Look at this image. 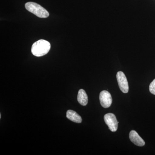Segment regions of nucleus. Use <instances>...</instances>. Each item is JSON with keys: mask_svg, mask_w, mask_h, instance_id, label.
Masks as SVG:
<instances>
[{"mask_svg": "<svg viewBox=\"0 0 155 155\" xmlns=\"http://www.w3.org/2000/svg\"><path fill=\"white\" fill-rule=\"evenodd\" d=\"M51 49V44L48 41L41 39L35 42L31 47V53L34 55L39 57L47 54Z\"/></svg>", "mask_w": 155, "mask_h": 155, "instance_id": "obj_1", "label": "nucleus"}, {"mask_svg": "<svg viewBox=\"0 0 155 155\" xmlns=\"http://www.w3.org/2000/svg\"><path fill=\"white\" fill-rule=\"evenodd\" d=\"M26 10L40 18H45L49 16L48 11L38 4L32 2H28L25 5Z\"/></svg>", "mask_w": 155, "mask_h": 155, "instance_id": "obj_2", "label": "nucleus"}, {"mask_svg": "<svg viewBox=\"0 0 155 155\" xmlns=\"http://www.w3.org/2000/svg\"><path fill=\"white\" fill-rule=\"evenodd\" d=\"M104 119L106 124L111 131L115 132L117 130L119 122L117 121L116 116L114 114L111 113L106 114L104 116Z\"/></svg>", "mask_w": 155, "mask_h": 155, "instance_id": "obj_3", "label": "nucleus"}, {"mask_svg": "<svg viewBox=\"0 0 155 155\" xmlns=\"http://www.w3.org/2000/svg\"><path fill=\"white\" fill-rule=\"evenodd\" d=\"M116 78L121 91L124 93H127L129 91V86L125 74L122 71H119L117 72Z\"/></svg>", "mask_w": 155, "mask_h": 155, "instance_id": "obj_4", "label": "nucleus"}, {"mask_svg": "<svg viewBox=\"0 0 155 155\" xmlns=\"http://www.w3.org/2000/svg\"><path fill=\"white\" fill-rule=\"evenodd\" d=\"M100 101L101 105L103 107L107 108L110 107L113 99L109 92L107 91H103L100 93Z\"/></svg>", "mask_w": 155, "mask_h": 155, "instance_id": "obj_5", "label": "nucleus"}, {"mask_svg": "<svg viewBox=\"0 0 155 155\" xmlns=\"http://www.w3.org/2000/svg\"><path fill=\"white\" fill-rule=\"evenodd\" d=\"M129 138L130 141L137 146L143 147L145 144L143 140L135 130H132L130 131L129 133Z\"/></svg>", "mask_w": 155, "mask_h": 155, "instance_id": "obj_6", "label": "nucleus"}, {"mask_svg": "<svg viewBox=\"0 0 155 155\" xmlns=\"http://www.w3.org/2000/svg\"><path fill=\"white\" fill-rule=\"evenodd\" d=\"M67 117L69 120L75 123H80L82 122V119L75 111L69 110L67 112Z\"/></svg>", "mask_w": 155, "mask_h": 155, "instance_id": "obj_7", "label": "nucleus"}, {"mask_svg": "<svg viewBox=\"0 0 155 155\" xmlns=\"http://www.w3.org/2000/svg\"><path fill=\"white\" fill-rule=\"evenodd\" d=\"M77 100L81 105L83 106L87 105L88 103V97L86 92L83 89H80L78 94Z\"/></svg>", "mask_w": 155, "mask_h": 155, "instance_id": "obj_8", "label": "nucleus"}, {"mask_svg": "<svg viewBox=\"0 0 155 155\" xmlns=\"http://www.w3.org/2000/svg\"><path fill=\"white\" fill-rule=\"evenodd\" d=\"M149 90L151 93L155 95V79L150 84Z\"/></svg>", "mask_w": 155, "mask_h": 155, "instance_id": "obj_9", "label": "nucleus"}, {"mask_svg": "<svg viewBox=\"0 0 155 155\" xmlns=\"http://www.w3.org/2000/svg\"><path fill=\"white\" fill-rule=\"evenodd\" d=\"M1 118V114H0V119Z\"/></svg>", "mask_w": 155, "mask_h": 155, "instance_id": "obj_10", "label": "nucleus"}]
</instances>
